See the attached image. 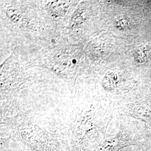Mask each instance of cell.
I'll use <instances>...</instances> for the list:
<instances>
[{
    "mask_svg": "<svg viewBox=\"0 0 151 151\" xmlns=\"http://www.w3.org/2000/svg\"><path fill=\"white\" fill-rule=\"evenodd\" d=\"M11 138L19 140L35 151H68L60 135L49 133L37 126L16 129Z\"/></svg>",
    "mask_w": 151,
    "mask_h": 151,
    "instance_id": "obj_1",
    "label": "cell"
},
{
    "mask_svg": "<svg viewBox=\"0 0 151 151\" xmlns=\"http://www.w3.org/2000/svg\"><path fill=\"white\" fill-rule=\"evenodd\" d=\"M137 144V140L129 131L121 128L114 135L105 137L93 151H119Z\"/></svg>",
    "mask_w": 151,
    "mask_h": 151,
    "instance_id": "obj_2",
    "label": "cell"
}]
</instances>
